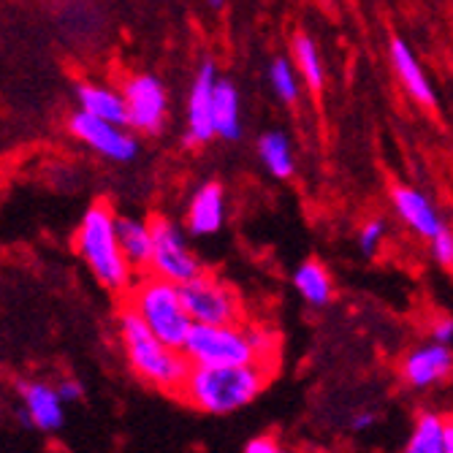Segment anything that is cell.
<instances>
[{
  "label": "cell",
  "instance_id": "1",
  "mask_svg": "<svg viewBox=\"0 0 453 453\" xmlns=\"http://www.w3.org/2000/svg\"><path fill=\"white\" fill-rule=\"evenodd\" d=\"M274 366L250 361L234 366H198L190 364L188 375L174 396L188 402L190 407L210 416H228L242 410L269 386Z\"/></svg>",
  "mask_w": 453,
  "mask_h": 453
},
{
  "label": "cell",
  "instance_id": "2",
  "mask_svg": "<svg viewBox=\"0 0 453 453\" xmlns=\"http://www.w3.org/2000/svg\"><path fill=\"white\" fill-rule=\"evenodd\" d=\"M117 332H119L122 350H126L128 364H131L136 378H142L144 383H150L152 388H157L163 394L180 391L188 369H190L182 350L169 348L163 340H157L142 323V318L126 307L119 310Z\"/></svg>",
  "mask_w": 453,
  "mask_h": 453
},
{
  "label": "cell",
  "instance_id": "3",
  "mask_svg": "<svg viewBox=\"0 0 453 453\" xmlns=\"http://www.w3.org/2000/svg\"><path fill=\"white\" fill-rule=\"evenodd\" d=\"M122 307L136 312L150 332L169 348H182L193 320L185 310L177 282L144 272V277H134V282L122 291Z\"/></svg>",
  "mask_w": 453,
  "mask_h": 453
},
{
  "label": "cell",
  "instance_id": "4",
  "mask_svg": "<svg viewBox=\"0 0 453 453\" xmlns=\"http://www.w3.org/2000/svg\"><path fill=\"white\" fill-rule=\"evenodd\" d=\"M117 215L111 212L109 203H93L85 212L76 231V250L96 274V280L109 288L114 294H122L134 282L136 272L126 261L117 242V228H114Z\"/></svg>",
  "mask_w": 453,
  "mask_h": 453
},
{
  "label": "cell",
  "instance_id": "5",
  "mask_svg": "<svg viewBox=\"0 0 453 453\" xmlns=\"http://www.w3.org/2000/svg\"><path fill=\"white\" fill-rule=\"evenodd\" d=\"M182 356L188 364L198 366H234V364H250L256 353L247 340L244 323H190Z\"/></svg>",
  "mask_w": 453,
  "mask_h": 453
},
{
  "label": "cell",
  "instance_id": "6",
  "mask_svg": "<svg viewBox=\"0 0 453 453\" xmlns=\"http://www.w3.org/2000/svg\"><path fill=\"white\" fill-rule=\"evenodd\" d=\"M180 294L193 323H239L244 318L239 294L215 274H196L180 285Z\"/></svg>",
  "mask_w": 453,
  "mask_h": 453
},
{
  "label": "cell",
  "instance_id": "7",
  "mask_svg": "<svg viewBox=\"0 0 453 453\" xmlns=\"http://www.w3.org/2000/svg\"><path fill=\"white\" fill-rule=\"evenodd\" d=\"M150 234H152V256H150V272L152 274L182 285V282H188L203 272L201 261L190 253V247L185 244V236L177 228V223H172L166 218H155L150 223Z\"/></svg>",
  "mask_w": 453,
  "mask_h": 453
},
{
  "label": "cell",
  "instance_id": "8",
  "mask_svg": "<svg viewBox=\"0 0 453 453\" xmlns=\"http://www.w3.org/2000/svg\"><path fill=\"white\" fill-rule=\"evenodd\" d=\"M126 101L128 128L139 134H157L163 128L169 114V96L163 81L152 73H139L126 81V88L119 90Z\"/></svg>",
  "mask_w": 453,
  "mask_h": 453
},
{
  "label": "cell",
  "instance_id": "9",
  "mask_svg": "<svg viewBox=\"0 0 453 453\" xmlns=\"http://www.w3.org/2000/svg\"><path fill=\"white\" fill-rule=\"evenodd\" d=\"M68 128H71V134L79 142H85L88 147H93L96 152H101L109 160L128 163L139 152V142H136L134 134L126 131V126H117V122L98 119V117L81 111V109L71 117Z\"/></svg>",
  "mask_w": 453,
  "mask_h": 453
},
{
  "label": "cell",
  "instance_id": "10",
  "mask_svg": "<svg viewBox=\"0 0 453 453\" xmlns=\"http://www.w3.org/2000/svg\"><path fill=\"white\" fill-rule=\"evenodd\" d=\"M215 65L203 63L198 76L193 79L188 98V144H203L215 139L212 128V90H215Z\"/></svg>",
  "mask_w": 453,
  "mask_h": 453
},
{
  "label": "cell",
  "instance_id": "11",
  "mask_svg": "<svg viewBox=\"0 0 453 453\" xmlns=\"http://www.w3.org/2000/svg\"><path fill=\"white\" fill-rule=\"evenodd\" d=\"M450 350L448 345L442 342H432V345H424L418 350H413L404 364H402V378L407 386H413V388H432L437 386L440 380L448 378L450 372Z\"/></svg>",
  "mask_w": 453,
  "mask_h": 453
},
{
  "label": "cell",
  "instance_id": "12",
  "mask_svg": "<svg viewBox=\"0 0 453 453\" xmlns=\"http://www.w3.org/2000/svg\"><path fill=\"white\" fill-rule=\"evenodd\" d=\"M391 65L399 76V81L407 88V93L416 98V104L426 106V109H434L437 106V93L434 88L429 85V79L416 58V52L407 47V41L402 38H391Z\"/></svg>",
  "mask_w": 453,
  "mask_h": 453
},
{
  "label": "cell",
  "instance_id": "13",
  "mask_svg": "<svg viewBox=\"0 0 453 453\" xmlns=\"http://www.w3.org/2000/svg\"><path fill=\"white\" fill-rule=\"evenodd\" d=\"M226 220V193L220 182H207L193 193L188 226L196 236H210L223 228Z\"/></svg>",
  "mask_w": 453,
  "mask_h": 453
},
{
  "label": "cell",
  "instance_id": "14",
  "mask_svg": "<svg viewBox=\"0 0 453 453\" xmlns=\"http://www.w3.org/2000/svg\"><path fill=\"white\" fill-rule=\"evenodd\" d=\"M391 198H394V207L399 212V218L413 228L416 234L432 239L440 228H442V220L437 215V210L432 207V201L416 190V188H404V185H396L391 190Z\"/></svg>",
  "mask_w": 453,
  "mask_h": 453
},
{
  "label": "cell",
  "instance_id": "15",
  "mask_svg": "<svg viewBox=\"0 0 453 453\" xmlns=\"http://www.w3.org/2000/svg\"><path fill=\"white\" fill-rule=\"evenodd\" d=\"M27 421L41 432H58L63 426V399L47 383H25L22 388Z\"/></svg>",
  "mask_w": 453,
  "mask_h": 453
},
{
  "label": "cell",
  "instance_id": "16",
  "mask_svg": "<svg viewBox=\"0 0 453 453\" xmlns=\"http://www.w3.org/2000/svg\"><path fill=\"white\" fill-rule=\"evenodd\" d=\"M76 101L79 109L88 111L98 119L106 122H117V126L128 128V114H126V101H122V93L106 85H93V81H85V85L76 88Z\"/></svg>",
  "mask_w": 453,
  "mask_h": 453
},
{
  "label": "cell",
  "instance_id": "17",
  "mask_svg": "<svg viewBox=\"0 0 453 453\" xmlns=\"http://www.w3.org/2000/svg\"><path fill=\"white\" fill-rule=\"evenodd\" d=\"M114 228H117L119 250H122V256H126V261L131 264V269L134 272H150V256H152L150 223L136 220V218H117Z\"/></svg>",
  "mask_w": 453,
  "mask_h": 453
},
{
  "label": "cell",
  "instance_id": "18",
  "mask_svg": "<svg viewBox=\"0 0 453 453\" xmlns=\"http://www.w3.org/2000/svg\"><path fill=\"white\" fill-rule=\"evenodd\" d=\"M212 128L215 136L220 139H239L242 122H239V93L231 81L215 79V90H212Z\"/></svg>",
  "mask_w": 453,
  "mask_h": 453
},
{
  "label": "cell",
  "instance_id": "19",
  "mask_svg": "<svg viewBox=\"0 0 453 453\" xmlns=\"http://www.w3.org/2000/svg\"><path fill=\"white\" fill-rule=\"evenodd\" d=\"M410 453H450L453 450V426L437 416V413H424L410 434L407 442Z\"/></svg>",
  "mask_w": 453,
  "mask_h": 453
},
{
  "label": "cell",
  "instance_id": "20",
  "mask_svg": "<svg viewBox=\"0 0 453 453\" xmlns=\"http://www.w3.org/2000/svg\"><path fill=\"white\" fill-rule=\"evenodd\" d=\"M294 288L299 291V296L304 302H310L312 307H323L332 299L334 288H332V274L326 272L323 264L318 261H307L296 269L294 274Z\"/></svg>",
  "mask_w": 453,
  "mask_h": 453
},
{
  "label": "cell",
  "instance_id": "21",
  "mask_svg": "<svg viewBox=\"0 0 453 453\" xmlns=\"http://www.w3.org/2000/svg\"><path fill=\"white\" fill-rule=\"evenodd\" d=\"M258 152H261L264 166H266L277 180H288V177L294 174V152H291V142H288L285 134L272 131V134L261 136Z\"/></svg>",
  "mask_w": 453,
  "mask_h": 453
},
{
  "label": "cell",
  "instance_id": "22",
  "mask_svg": "<svg viewBox=\"0 0 453 453\" xmlns=\"http://www.w3.org/2000/svg\"><path fill=\"white\" fill-rule=\"evenodd\" d=\"M294 58H296V71L307 81V88L310 90H320L323 81H326V71H323L320 55L315 50V41L310 35L299 33L294 38Z\"/></svg>",
  "mask_w": 453,
  "mask_h": 453
},
{
  "label": "cell",
  "instance_id": "23",
  "mask_svg": "<svg viewBox=\"0 0 453 453\" xmlns=\"http://www.w3.org/2000/svg\"><path fill=\"white\" fill-rule=\"evenodd\" d=\"M269 79H272V88H274V93L280 96V101H285V104H296V98H299V79H296V68L291 65V60L277 58V60L272 63Z\"/></svg>",
  "mask_w": 453,
  "mask_h": 453
},
{
  "label": "cell",
  "instance_id": "24",
  "mask_svg": "<svg viewBox=\"0 0 453 453\" xmlns=\"http://www.w3.org/2000/svg\"><path fill=\"white\" fill-rule=\"evenodd\" d=\"M244 328H247V340H250V348L256 353V361L274 366V361H277V334L269 332V328H264V326H247L244 323Z\"/></svg>",
  "mask_w": 453,
  "mask_h": 453
},
{
  "label": "cell",
  "instance_id": "25",
  "mask_svg": "<svg viewBox=\"0 0 453 453\" xmlns=\"http://www.w3.org/2000/svg\"><path fill=\"white\" fill-rule=\"evenodd\" d=\"M432 256L440 266L450 269V264H453V236L445 226L432 236Z\"/></svg>",
  "mask_w": 453,
  "mask_h": 453
},
{
  "label": "cell",
  "instance_id": "26",
  "mask_svg": "<svg viewBox=\"0 0 453 453\" xmlns=\"http://www.w3.org/2000/svg\"><path fill=\"white\" fill-rule=\"evenodd\" d=\"M383 231H386L383 220H372V223H366V226H364L358 242H361V250H364L366 256H372V253L378 250V244H380V239H383Z\"/></svg>",
  "mask_w": 453,
  "mask_h": 453
},
{
  "label": "cell",
  "instance_id": "27",
  "mask_svg": "<svg viewBox=\"0 0 453 453\" xmlns=\"http://www.w3.org/2000/svg\"><path fill=\"white\" fill-rule=\"evenodd\" d=\"M244 450L247 453H277L280 442L274 437H269V434H258V437H253L250 442L244 445Z\"/></svg>",
  "mask_w": 453,
  "mask_h": 453
},
{
  "label": "cell",
  "instance_id": "28",
  "mask_svg": "<svg viewBox=\"0 0 453 453\" xmlns=\"http://www.w3.org/2000/svg\"><path fill=\"white\" fill-rule=\"evenodd\" d=\"M432 337H434V342L448 345V342H450V337H453V320H450V318H440V320H434V326H432Z\"/></svg>",
  "mask_w": 453,
  "mask_h": 453
},
{
  "label": "cell",
  "instance_id": "29",
  "mask_svg": "<svg viewBox=\"0 0 453 453\" xmlns=\"http://www.w3.org/2000/svg\"><path fill=\"white\" fill-rule=\"evenodd\" d=\"M58 394H60L63 402H76V399H81V394H85V391H81V386L76 380H65V383L58 386Z\"/></svg>",
  "mask_w": 453,
  "mask_h": 453
},
{
  "label": "cell",
  "instance_id": "30",
  "mask_svg": "<svg viewBox=\"0 0 453 453\" xmlns=\"http://www.w3.org/2000/svg\"><path fill=\"white\" fill-rule=\"evenodd\" d=\"M372 426H375V416L372 413H358L353 418V429L356 432H366V429H372Z\"/></svg>",
  "mask_w": 453,
  "mask_h": 453
},
{
  "label": "cell",
  "instance_id": "31",
  "mask_svg": "<svg viewBox=\"0 0 453 453\" xmlns=\"http://www.w3.org/2000/svg\"><path fill=\"white\" fill-rule=\"evenodd\" d=\"M210 4H212V6H215V9H220V6H223V4H226V0H210Z\"/></svg>",
  "mask_w": 453,
  "mask_h": 453
}]
</instances>
